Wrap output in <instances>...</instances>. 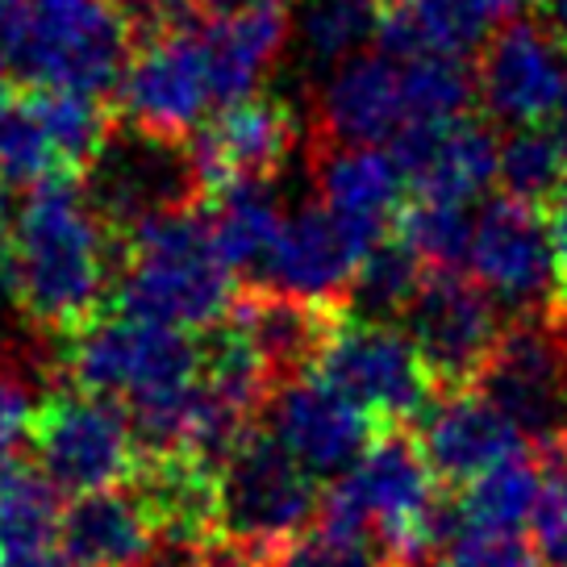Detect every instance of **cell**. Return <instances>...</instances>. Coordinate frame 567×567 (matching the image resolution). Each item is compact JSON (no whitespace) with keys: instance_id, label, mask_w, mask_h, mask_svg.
Instances as JSON below:
<instances>
[{"instance_id":"obj_33","label":"cell","mask_w":567,"mask_h":567,"mask_svg":"<svg viewBox=\"0 0 567 567\" xmlns=\"http://www.w3.org/2000/svg\"><path fill=\"white\" fill-rule=\"evenodd\" d=\"M34 417L38 409L25 372L0 359V467L13 463V451L34 434Z\"/></svg>"},{"instance_id":"obj_6","label":"cell","mask_w":567,"mask_h":567,"mask_svg":"<svg viewBox=\"0 0 567 567\" xmlns=\"http://www.w3.org/2000/svg\"><path fill=\"white\" fill-rule=\"evenodd\" d=\"M68 372L75 389L117 401L130 417H146L193 389L205 372V351L184 330L109 313L71 334Z\"/></svg>"},{"instance_id":"obj_11","label":"cell","mask_w":567,"mask_h":567,"mask_svg":"<svg viewBox=\"0 0 567 567\" xmlns=\"http://www.w3.org/2000/svg\"><path fill=\"white\" fill-rule=\"evenodd\" d=\"M496 309L501 305L476 280H463L460 271H425L417 297L405 309V334L413 338L439 392L476 384L505 334Z\"/></svg>"},{"instance_id":"obj_27","label":"cell","mask_w":567,"mask_h":567,"mask_svg":"<svg viewBox=\"0 0 567 567\" xmlns=\"http://www.w3.org/2000/svg\"><path fill=\"white\" fill-rule=\"evenodd\" d=\"M68 176L54 155V142L42 125L34 96H9L0 89V179L4 184H42Z\"/></svg>"},{"instance_id":"obj_19","label":"cell","mask_w":567,"mask_h":567,"mask_svg":"<svg viewBox=\"0 0 567 567\" xmlns=\"http://www.w3.org/2000/svg\"><path fill=\"white\" fill-rule=\"evenodd\" d=\"M405 167L384 146H334L318 163L321 205L347 221L368 247H384L405 193Z\"/></svg>"},{"instance_id":"obj_42","label":"cell","mask_w":567,"mask_h":567,"mask_svg":"<svg viewBox=\"0 0 567 567\" xmlns=\"http://www.w3.org/2000/svg\"><path fill=\"white\" fill-rule=\"evenodd\" d=\"M564 122H567V96H564Z\"/></svg>"},{"instance_id":"obj_20","label":"cell","mask_w":567,"mask_h":567,"mask_svg":"<svg viewBox=\"0 0 567 567\" xmlns=\"http://www.w3.org/2000/svg\"><path fill=\"white\" fill-rule=\"evenodd\" d=\"M63 547L75 567H146L159 547V522L130 484L71 496L63 509Z\"/></svg>"},{"instance_id":"obj_14","label":"cell","mask_w":567,"mask_h":567,"mask_svg":"<svg viewBox=\"0 0 567 567\" xmlns=\"http://www.w3.org/2000/svg\"><path fill=\"white\" fill-rule=\"evenodd\" d=\"M368 255L372 247L318 200V205H301L297 213H284V226L267 250L259 276L271 292L342 309Z\"/></svg>"},{"instance_id":"obj_22","label":"cell","mask_w":567,"mask_h":567,"mask_svg":"<svg viewBox=\"0 0 567 567\" xmlns=\"http://www.w3.org/2000/svg\"><path fill=\"white\" fill-rule=\"evenodd\" d=\"M496 21L488 0H384L380 38L401 59H446L463 63L488 42Z\"/></svg>"},{"instance_id":"obj_7","label":"cell","mask_w":567,"mask_h":567,"mask_svg":"<svg viewBox=\"0 0 567 567\" xmlns=\"http://www.w3.org/2000/svg\"><path fill=\"white\" fill-rule=\"evenodd\" d=\"M217 543L264 567L284 543H292L318 522L321 493L267 430H250L217 463Z\"/></svg>"},{"instance_id":"obj_31","label":"cell","mask_w":567,"mask_h":567,"mask_svg":"<svg viewBox=\"0 0 567 567\" xmlns=\"http://www.w3.org/2000/svg\"><path fill=\"white\" fill-rule=\"evenodd\" d=\"M264 567H392V564L372 538L326 530V526L313 522L292 543H284Z\"/></svg>"},{"instance_id":"obj_30","label":"cell","mask_w":567,"mask_h":567,"mask_svg":"<svg viewBox=\"0 0 567 567\" xmlns=\"http://www.w3.org/2000/svg\"><path fill=\"white\" fill-rule=\"evenodd\" d=\"M567 176V134L547 125H522L514 138L501 142V184L522 200H550Z\"/></svg>"},{"instance_id":"obj_9","label":"cell","mask_w":567,"mask_h":567,"mask_svg":"<svg viewBox=\"0 0 567 567\" xmlns=\"http://www.w3.org/2000/svg\"><path fill=\"white\" fill-rule=\"evenodd\" d=\"M38 467L59 493L84 496L125 488L142 472V446L117 401L96 392H59L38 405L34 417Z\"/></svg>"},{"instance_id":"obj_34","label":"cell","mask_w":567,"mask_h":567,"mask_svg":"<svg viewBox=\"0 0 567 567\" xmlns=\"http://www.w3.org/2000/svg\"><path fill=\"white\" fill-rule=\"evenodd\" d=\"M547 226H550V243H555V264H559V301L555 305H567V176L559 184V193L550 196Z\"/></svg>"},{"instance_id":"obj_18","label":"cell","mask_w":567,"mask_h":567,"mask_svg":"<svg viewBox=\"0 0 567 567\" xmlns=\"http://www.w3.org/2000/svg\"><path fill=\"white\" fill-rule=\"evenodd\" d=\"M396 159L405 167V179L417 200H443V205H467L501 179V142L480 122L455 117V122L430 125L396 142Z\"/></svg>"},{"instance_id":"obj_32","label":"cell","mask_w":567,"mask_h":567,"mask_svg":"<svg viewBox=\"0 0 567 567\" xmlns=\"http://www.w3.org/2000/svg\"><path fill=\"white\" fill-rule=\"evenodd\" d=\"M434 567H543L530 538L509 530H480L460 526L434 555Z\"/></svg>"},{"instance_id":"obj_38","label":"cell","mask_w":567,"mask_h":567,"mask_svg":"<svg viewBox=\"0 0 567 567\" xmlns=\"http://www.w3.org/2000/svg\"><path fill=\"white\" fill-rule=\"evenodd\" d=\"M209 567H259V564H250L247 555H238V550H230V547H213V559H209Z\"/></svg>"},{"instance_id":"obj_3","label":"cell","mask_w":567,"mask_h":567,"mask_svg":"<svg viewBox=\"0 0 567 567\" xmlns=\"http://www.w3.org/2000/svg\"><path fill=\"white\" fill-rule=\"evenodd\" d=\"M130 63V18L117 0H0V89L101 96Z\"/></svg>"},{"instance_id":"obj_10","label":"cell","mask_w":567,"mask_h":567,"mask_svg":"<svg viewBox=\"0 0 567 567\" xmlns=\"http://www.w3.org/2000/svg\"><path fill=\"white\" fill-rule=\"evenodd\" d=\"M467 271L501 309H514L517 318L547 313V305L559 301V264L547 213L522 196L488 200L472 226Z\"/></svg>"},{"instance_id":"obj_15","label":"cell","mask_w":567,"mask_h":567,"mask_svg":"<svg viewBox=\"0 0 567 567\" xmlns=\"http://www.w3.org/2000/svg\"><path fill=\"white\" fill-rule=\"evenodd\" d=\"M480 101L496 122L543 125L564 109L567 96V51L555 30L517 21L484 42L476 71Z\"/></svg>"},{"instance_id":"obj_26","label":"cell","mask_w":567,"mask_h":567,"mask_svg":"<svg viewBox=\"0 0 567 567\" xmlns=\"http://www.w3.org/2000/svg\"><path fill=\"white\" fill-rule=\"evenodd\" d=\"M380 0H305L297 34L309 63L338 68L354 54H363L368 38L380 34Z\"/></svg>"},{"instance_id":"obj_29","label":"cell","mask_w":567,"mask_h":567,"mask_svg":"<svg viewBox=\"0 0 567 567\" xmlns=\"http://www.w3.org/2000/svg\"><path fill=\"white\" fill-rule=\"evenodd\" d=\"M476 213L467 205H443V200H413L401 217V243L413 250V259L425 271H460L467 267Z\"/></svg>"},{"instance_id":"obj_2","label":"cell","mask_w":567,"mask_h":567,"mask_svg":"<svg viewBox=\"0 0 567 567\" xmlns=\"http://www.w3.org/2000/svg\"><path fill=\"white\" fill-rule=\"evenodd\" d=\"M234 276L238 271L221 259L205 213H159L130 230L113 313L184 334L217 330L234 313Z\"/></svg>"},{"instance_id":"obj_21","label":"cell","mask_w":567,"mask_h":567,"mask_svg":"<svg viewBox=\"0 0 567 567\" xmlns=\"http://www.w3.org/2000/svg\"><path fill=\"white\" fill-rule=\"evenodd\" d=\"M342 309H326V305H309L284 292H259L234 309V330L243 334L250 351L259 354V363L267 368L271 384L292 380V375L313 372L321 347L330 330L338 326Z\"/></svg>"},{"instance_id":"obj_25","label":"cell","mask_w":567,"mask_h":567,"mask_svg":"<svg viewBox=\"0 0 567 567\" xmlns=\"http://www.w3.org/2000/svg\"><path fill=\"white\" fill-rule=\"evenodd\" d=\"M538 493H543V463H534V455L526 451V455L493 467L476 484H467L463 496L455 501V509H460L463 526L522 534L530 530Z\"/></svg>"},{"instance_id":"obj_36","label":"cell","mask_w":567,"mask_h":567,"mask_svg":"<svg viewBox=\"0 0 567 567\" xmlns=\"http://www.w3.org/2000/svg\"><path fill=\"white\" fill-rule=\"evenodd\" d=\"M213 18H234V13H280L288 0H196Z\"/></svg>"},{"instance_id":"obj_24","label":"cell","mask_w":567,"mask_h":567,"mask_svg":"<svg viewBox=\"0 0 567 567\" xmlns=\"http://www.w3.org/2000/svg\"><path fill=\"white\" fill-rule=\"evenodd\" d=\"M63 543V493L42 467H0V559Z\"/></svg>"},{"instance_id":"obj_17","label":"cell","mask_w":567,"mask_h":567,"mask_svg":"<svg viewBox=\"0 0 567 567\" xmlns=\"http://www.w3.org/2000/svg\"><path fill=\"white\" fill-rule=\"evenodd\" d=\"M297 138H301V125L284 101L247 96L238 105L221 109L196 134L193 159L200 184L221 188V184H238V179H271L292 159Z\"/></svg>"},{"instance_id":"obj_23","label":"cell","mask_w":567,"mask_h":567,"mask_svg":"<svg viewBox=\"0 0 567 567\" xmlns=\"http://www.w3.org/2000/svg\"><path fill=\"white\" fill-rule=\"evenodd\" d=\"M205 221H209L221 259L234 271H259L284 226V209L271 193V179H238V184L213 188Z\"/></svg>"},{"instance_id":"obj_37","label":"cell","mask_w":567,"mask_h":567,"mask_svg":"<svg viewBox=\"0 0 567 567\" xmlns=\"http://www.w3.org/2000/svg\"><path fill=\"white\" fill-rule=\"evenodd\" d=\"M18 305V280H13V264H9V255L0 250V326L9 318V309Z\"/></svg>"},{"instance_id":"obj_5","label":"cell","mask_w":567,"mask_h":567,"mask_svg":"<svg viewBox=\"0 0 567 567\" xmlns=\"http://www.w3.org/2000/svg\"><path fill=\"white\" fill-rule=\"evenodd\" d=\"M117 92L134 130L172 142L200 134L221 109L247 101L213 21L200 30L159 21L146 47L125 63Z\"/></svg>"},{"instance_id":"obj_39","label":"cell","mask_w":567,"mask_h":567,"mask_svg":"<svg viewBox=\"0 0 567 567\" xmlns=\"http://www.w3.org/2000/svg\"><path fill=\"white\" fill-rule=\"evenodd\" d=\"M13 217H18V213L9 205V184L0 179V247H4V238L13 234Z\"/></svg>"},{"instance_id":"obj_12","label":"cell","mask_w":567,"mask_h":567,"mask_svg":"<svg viewBox=\"0 0 567 567\" xmlns=\"http://www.w3.org/2000/svg\"><path fill=\"white\" fill-rule=\"evenodd\" d=\"M264 430L309 476L338 480L375 443L380 422L330 389L321 375L305 372L271 389L264 405Z\"/></svg>"},{"instance_id":"obj_35","label":"cell","mask_w":567,"mask_h":567,"mask_svg":"<svg viewBox=\"0 0 567 567\" xmlns=\"http://www.w3.org/2000/svg\"><path fill=\"white\" fill-rule=\"evenodd\" d=\"M0 567H75V559L68 555V547H63V543H51V547L9 555V559H0Z\"/></svg>"},{"instance_id":"obj_41","label":"cell","mask_w":567,"mask_h":567,"mask_svg":"<svg viewBox=\"0 0 567 567\" xmlns=\"http://www.w3.org/2000/svg\"><path fill=\"white\" fill-rule=\"evenodd\" d=\"M488 4H493V13H496V18H505V13H514V9H522L526 0H488Z\"/></svg>"},{"instance_id":"obj_13","label":"cell","mask_w":567,"mask_h":567,"mask_svg":"<svg viewBox=\"0 0 567 567\" xmlns=\"http://www.w3.org/2000/svg\"><path fill=\"white\" fill-rule=\"evenodd\" d=\"M193 151H184L172 138H155L134 130L130 138H109L105 151L92 159V200L109 217V226L134 230L146 217L188 209L196 193Z\"/></svg>"},{"instance_id":"obj_1","label":"cell","mask_w":567,"mask_h":567,"mask_svg":"<svg viewBox=\"0 0 567 567\" xmlns=\"http://www.w3.org/2000/svg\"><path fill=\"white\" fill-rule=\"evenodd\" d=\"M113 226L71 176L34 184L13 217L9 264L18 305L42 330L75 334L96 318L113 267Z\"/></svg>"},{"instance_id":"obj_28","label":"cell","mask_w":567,"mask_h":567,"mask_svg":"<svg viewBox=\"0 0 567 567\" xmlns=\"http://www.w3.org/2000/svg\"><path fill=\"white\" fill-rule=\"evenodd\" d=\"M422 280H425V267L396 238V243H384L380 250L368 255V264L359 267L347 301H351L354 318L363 321H392L396 313L405 318L409 301L417 297Z\"/></svg>"},{"instance_id":"obj_8","label":"cell","mask_w":567,"mask_h":567,"mask_svg":"<svg viewBox=\"0 0 567 567\" xmlns=\"http://www.w3.org/2000/svg\"><path fill=\"white\" fill-rule=\"evenodd\" d=\"M313 375L363 413H372L380 430L417 422L439 396V384L425 372L413 338L392 321L338 318L313 363Z\"/></svg>"},{"instance_id":"obj_40","label":"cell","mask_w":567,"mask_h":567,"mask_svg":"<svg viewBox=\"0 0 567 567\" xmlns=\"http://www.w3.org/2000/svg\"><path fill=\"white\" fill-rule=\"evenodd\" d=\"M547 18L555 25V34L567 42V0H547Z\"/></svg>"},{"instance_id":"obj_16","label":"cell","mask_w":567,"mask_h":567,"mask_svg":"<svg viewBox=\"0 0 567 567\" xmlns=\"http://www.w3.org/2000/svg\"><path fill=\"white\" fill-rule=\"evenodd\" d=\"M417 443L434 476L451 488H467L493 467L530 451V439L480 389L439 392V401H430L417 417Z\"/></svg>"},{"instance_id":"obj_4","label":"cell","mask_w":567,"mask_h":567,"mask_svg":"<svg viewBox=\"0 0 567 567\" xmlns=\"http://www.w3.org/2000/svg\"><path fill=\"white\" fill-rule=\"evenodd\" d=\"M472 80L463 63L354 54L321 89V122L338 146H396L401 138L467 113Z\"/></svg>"}]
</instances>
